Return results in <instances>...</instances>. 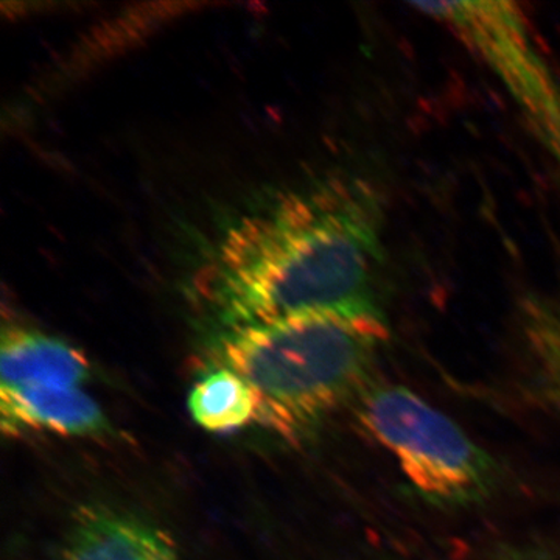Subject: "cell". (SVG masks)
<instances>
[{
    "label": "cell",
    "mask_w": 560,
    "mask_h": 560,
    "mask_svg": "<svg viewBox=\"0 0 560 560\" xmlns=\"http://www.w3.org/2000/svg\"><path fill=\"white\" fill-rule=\"evenodd\" d=\"M383 210L360 180L293 191L224 232L200 290L224 330L315 313H382Z\"/></svg>",
    "instance_id": "obj_1"
},
{
    "label": "cell",
    "mask_w": 560,
    "mask_h": 560,
    "mask_svg": "<svg viewBox=\"0 0 560 560\" xmlns=\"http://www.w3.org/2000/svg\"><path fill=\"white\" fill-rule=\"evenodd\" d=\"M386 338L383 313H315L224 330L217 359L256 394L257 420L291 438L359 393Z\"/></svg>",
    "instance_id": "obj_2"
},
{
    "label": "cell",
    "mask_w": 560,
    "mask_h": 560,
    "mask_svg": "<svg viewBox=\"0 0 560 560\" xmlns=\"http://www.w3.org/2000/svg\"><path fill=\"white\" fill-rule=\"evenodd\" d=\"M359 416L429 499L463 503L485 495L492 485V460L482 448L458 423L405 386L366 390Z\"/></svg>",
    "instance_id": "obj_3"
},
{
    "label": "cell",
    "mask_w": 560,
    "mask_h": 560,
    "mask_svg": "<svg viewBox=\"0 0 560 560\" xmlns=\"http://www.w3.org/2000/svg\"><path fill=\"white\" fill-rule=\"evenodd\" d=\"M0 423L11 436L25 431L97 436L108 430L102 408L80 386L0 388Z\"/></svg>",
    "instance_id": "obj_4"
},
{
    "label": "cell",
    "mask_w": 560,
    "mask_h": 560,
    "mask_svg": "<svg viewBox=\"0 0 560 560\" xmlns=\"http://www.w3.org/2000/svg\"><path fill=\"white\" fill-rule=\"evenodd\" d=\"M0 388L80 386L90 377V361L60 338L7 326L0 345Z\"/></svg>",
    "instance_id": "obj_5"
},
{
    "label": "cell",
    "mask_w": 560,
    "mask_h": 560,
    "mask_svg": "<svg viewBox=\"0 0 560 560\" xmlns=\"http://www.w3.org/2000/svg\"><path fill=\"white\" fill-rule=\"evenodd\" d=\"M62 560H176L172 540L128 515L86 508L77 515Z\"/></svg>",
    "instance_id": "obj_6"
},
{
    "label": "cell",
    "mask_w": 560,
    "mask_h": 560,
    "mask_svg": "<svg viewBox=\"0 0 560 560\" xmlns=\"http://www.w3.org/2000/svg\"><path fill=\"white\" fill-rule=\"evenodd\" d=\"M189 411L202 429L226 433L257 420L256 394L241 375L219 368L190 390Z\"/></svg>",
    "instance_id": "obj_7"
},
{
    "label": "cell",
    "mask_w": 560,
    "mask_h": 560,
    "mask_svg": "<svg viewBox=\"0 0 560 560\" xmlns=\"http://www.w3.org/2000/svg\"><path fill=\"white\" fill-rule=\"evenodd\" d=\"M523 335L536 361L545 396L560 416V301L530 312Z\"/></svg>",
    "instance_id": "obj_8"
}]
</instances>
